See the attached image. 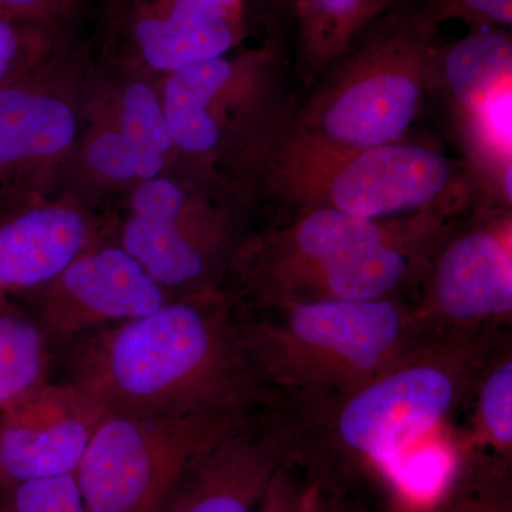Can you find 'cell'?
I'll list each match as a JSON object with an SVG mask.
<instances>
[{"instance_id": "obj_18", "label": "cell", "mask_w": 512, "mask_h": 512, "mask_svg": "<svg viewBox=\"0 0 512 512\" xmlns=\"http://www.w3.org/2000/svg\"><path fill=\"white\" fill-rule=\"evenodd\" d=\"M163 77L103 59L90 66L84 116L110 124L148 151L180 163L165 116Z\"/></svg>"}, {"instance_id": "obj_20", "label": "cell", "mask_w": 512, "mask_h": 512, "mask_svg": "<svg viewBox=\"0 0 512 512\" xmlns=\"http://www.w3.org/2000/svg\"><path fill=\"white\" fill-rule=\"evenodd\" d=\"M403 0H298L293 13L295 69L306 86L323 73L359 33Z\"/></svg>"}, {"instance_id": "obj_28", "label": "cell", "mask_w": 512, "mask_h": 512, "mask_svg": "<svg viewBox=\"0 0 512 512\" xmlns=\"http://www.w3.org/2000/svg\"><path fill=\"white\" fill-rule=\"evenodd\" d=\"M298 0H242L245 23L258 22L269 36L282 37L285 26L292 25Z\"/></svg>"}, {"instance_id": "obj_22", "label": "cell", "mask_w": 512, "mask_h": 512, "mask_svg": "<svg viewBox=\"0 0 512 512\" xmlns=\"http://www.w3.org/2000/svg\"><path fill=\"white\" fill-rule=\"evenodd\" d=\"M470 423L457 436L458 451L477 450L511 458L512 450V339L501 340L471 397Z\"/></svg>"}, {"instance_id": "obj_26", "label": "cell", "mask_w": 512, "mask_h": 512, "mask_svg": "<svg viewBox=\"0 0 512 512\" xmlns=\"http://www.w3.org/2000/svg\"><path fill=\"white\" fill-rule=\"evenodd\" d=\"M424 22L439 29L448 20L470 29L511 30L512 0H403Z\"/></svg>"}, {"instance_id": "obj_2", "label": "cell", "mask_w": 512, "mask_h": 512, "mask_svg": "<svg viewBox=\"0 0 512 512\" xmlns=\"http://www.w3.org/2000/svg\"><path fill=\"white\" fill-rule=\"evenodd\" d=\"M70 383L104 412L190 416L264 409L227 291L174 298L89 336Z\"/></svg>"}, {"instance_id": "obj_13", "label": "cell", "mask_w": 512, "mask_h": 512, "mask_svg": "<svg viewBox=\"0 0 512 512\" xmlns=\"http://www.w3.org/2000/svg\"><path fill=\"white\" fill-rule=\"evenodd\" d=\"M247 28L218 0H111L104 59L164 77L227 55Z\"/></svg>"}, {"instance_id": "obj_8", "label": "cell", "mask_w": 512, "mask_h": 512, "mask_svg": "<svg viewBox=\"0 0 512 512\" xmlns=\"http://www.w3.org/2000/svg\"><path fill=\"white\" fill-rule=\"evenodd\" d=\"M289 73L284 40L269 36L164 76L165 116L180 164L217 178L249 144L281 126L298 103Z\"/></svg>"}, {"instance_id": "obj_29", "label": "cell", "mask_w": 512, "mask_h": 512, "mask_svg": "<svg viewBox=\"0 0 512 512\" xmlns=\"http://www.w3.org/2000/svg\"><path fill=\"white\" fill-rule=\"evenodd\" d=\"M67 0H0V9L23 18L57 23Z\"/></svg>"}, {"instance_id": "obj_30", "label": "cell", "mask_w": 512, "mask_h": 512, "mask_svg": "<svg viewBox=\"0 0 512 512\" xmlns=\"http://www.w3.org/2000/svg\"><path fill=\"white\" fill-rule=\"evenodd\" d=\"M349 490L350 488L336 490L329 498L323 512H360L355 501L349 497Z\"/></svg>"}, {"instance_id": "obj_27", "label": "cell", "mask_w": 512, "mask_h": 512, "mask_svg": "<svg viewBox=\"0 0 512 512\" xmlns=\"http://www.w3.org/2000/svg\"><path fill=\"white\" fill-rule=\"evenodd\" d=\"M5 512H92L74 474L13 485L0 491Z\"/></svg>"}, {"instance_id": "obj_16", "label": "cell", "mask_w": 512, "mask_h": 512, "mask_svg": "<svg viewBox=\"0 0 512 512\" xmlns=\"http://www.w3.org/2000/svg\"><path fill=\"white\" fill-rule=\"evenodd\" d=\"M106 235V227L70 195L0 221V295L18 296L50 279Z\"/></svg>"}, {"instance_id": "obj_6", "label": "cell", "mask_w": 512, "mask_h": 512, "mask_svg": "<svg viewBox=\"0 0 512 512\" xmlns=\"http://www.w3.org/2000/svg\"><path fill=\"white\" fill-rule=\"evenodd\" d=\"M437 32L404 3L390 10L323 70L274 137L328 154L412 137L433 99Z\"/></svg>"}, {"instance_id": "obj_23", "label": "cell", "mask_w": 512, "mask_h": 512, "mask_svg": "<svg viewBox=\"0 0 512 512\" xmlns=\"http://www.w3.org/2000/svg\"><path fill=\"white\" fill-rule=\"evenodd\" d=\"M510 461L484 451H461L431 512H511Z\"/></svg>"}, {"instance_id": "obj_19", "label": "cell", "mask_w": 512, "mask_h": 512, "mask_svg": "<svg viewBox=\"0 0 512 512\" xmlns=\"http://www.w3.org/2000/svg\"><path fill=\"white\" fill-rule=\"evenodd\" d=\"M512 84L511 30L471 29L463 39L437 45L433 97L448 114L464 113Z\"/></svg>"}, {"instance_id": "obj_10", "label": "cell", "mask_w": 512, "mask_h": 512, "mask_svg": "<svg viewBox=\"0 0 512 512\" xmlns=\"http://www.w3.org/2000/svg\"><path fill=\"white\" fill-rule=\"evenodd\" d=\"M90 66L62 46L0 90V221L60 194L64 165L82 133Z\"/></svg>"}, {"instance_id": "obj_15", "label": "cell", "mask_w": 512, "mask_h": 512, "mask_svg": "<svg viewBox=\"0 0 512 512\" xmlns=\"http://www.w3.org/2000/svg\"><path fill=\"white\" fill-rule=\"evenodd\" d=\"M286 451L265 409L205 451L161 512H256Z\"/></svg>"}, {"instance_id": "obj_14", "label": "cell", "mask_w": 512, "mask_h": 512, "mask_svg": "<svg viewBox=\"0 0 512 512\" xmlns=\"http://www.w3.org/2000/svg\"><path fill=\"white\" fill-rule=\"evenodd\" d=\"M104 414L70 382H47L0 413V491L76 473Z\"/></svg>"}, {"instance_id": "obj_32", "label": "cell", "mask_w": 512, "mask_h": 512, "mask_svg": "<svg viewBox=\"0 0 512 512\" xmlns=\"http://www.w3.org/2000/svg\"><path fill=\"white\" fill-rule=\"evenodd\" d=\"M0 512H5V507H3L2 497H0Z\"/></svg>"}, {"instance_id": "obj_4", "label": "cell", "mask_w": 512, "mask_h": 512, "mask_svg": "<svg viewBox=\"0 0 512 512\" xmlns=\"http://www.w3.org/2000/svg\"><path fill=\"white\" fill-rule=\"evenodd\" d=\"M222 183L245 210L269 204L274 218L330 208L369 220H390L470 212L478 201L464 164L451 160L436 144L413 136L343 154L301 150L271 136L239 157Z\"/></svg>"}, {"instance_id": "obj_17", "label": "cell", "mask_w": 512, "mask_h": 512, "mask_svg": "<svg viewBox=\"0 0 512 512\" xmlns=\"http://www.w3.org/2000/svg\"><path fill=\"white\" fill-rule=\"evenodd\" d=\"M174 165L110 124L84 116L82 133L64 165L60 194L93 208L113 195L126 197Z\"/></svg>"}, {"instance_id": "obj_5", "label": "cell", "mask_w": 512, "mask_h": 512, "mask_svg": "<svg viewBox=\"0 0 512 512\" xmlns=\"http://www.w3.org/2000/svg\"><path fill=\"white\" fill-rule=\"evenodd\" d=\"M239 335L265 409L348 392L406 355L424 336L413 303H234Z\"/></svg>"}, {"instance_id": "obj_12", "label": "cell", "mask_w": 512, "mask_h": 512, "mask_svg": "<svg viewBox=\"0 0 512 512\" xmlns=\"http://www.w3.org/2000/svg\"><path fill=\"white\" fill-rule=\"evenodd\" d=\"M18 296L47 342L59 343L89 338L174 299L106 235L45 285Z\"/></svg>"}, {"instance_id": "obj_21", "label": "cell", "mask_w": 512, "mask_h": 512, "mask_svg": "<svg viewBox=\"0 0 512 512\" xmlns=\"http://www.w3.org/2000/svg\"><path fill=\"white\" fill-rule=\"evenodd\" d=\"M46 336L15 296L0 295V413L49 382Z\"/></svg>"}, {"instance_id": "obj_25", "label": "cell", "mask_w": 512, "mask_h": 512, "mask_svg": "<svg viewBox=\"0 0 512 512\" xmlns=\"http://www.w3.org/2000/svg\"><path fill=\"white\" fill-rule=\"evenodd\" d=\"M335 491L308 468L286 457L276 468L256 512H323Z\"/></svg>"}, {"instance_id": "obj_1", "label": "cell", "mask_w": 512, "mask_h": 512, "mask_svg": "<svg viewBox=\"0 0 512 512\" xmlns=\"http://www.w3.org/2000/svg\"><path fill=\"white\" fill-rule=\"evenodd\" d=\"M511 326L444 330L348 392L265 409L286 454L326 484L352 488L375 468L439 439L466 413ZM448 439V437H446Z\"/></svg>"}, {"instance_id": "obj_11", "label": "cell", "mask_w": 512, "mask_h": 512, "mask_svg": "<svg viewBox=\"0 0 512 512\" xmlns=\"http://www.w3.org/2000/svg\"><path fill=\"white\" fill-rule=\"evenodd\" d=\"M413 309L427 332L512 325L511 211L476 207L441 239Z\"/></svg>"}, {"instance_id": "obj_3", "label": "cell", "mask_w": 512, "mask_h": 512, "mask_svg": "<svg viewBox=\"0 0 512 512\" xmlns=\"http://www.w3.org/2000/svg\"><path fill=\"white\" fill-rule=\"evenodd\" d=\"M468 212L369 220L309 208L249 229L225 291L234 303H413L431 256Z\"/></svg>"}, {"instance_id": "obj_9", "label": "cell", "mask_w": 512, "mask_h": 512, "mask_svg": "<svg viewBox=\"0 0 512 512\" xmlns=\"http://www.w3.org/2000/svg\"><path fill=\"white\" fill-rule=\"evenodd\" d=\"M255 412H107L74 473L84 504L92 512L163 511L188 467Z\"/></svg>"}, {"instance_id": "obj_24", "label": "cell", "mask_w": 512, "mask_h": 512, "mask_svg": "<svg viewBox=\"0 0 512 512\" xmlns=\"http://www.w3.org/2000/svg\"><path fill=\"white\" fill-rule=\"evenodd\" d=\"M56 25L0 9V90L28 76L63 46Z\"/></svg>"}, {"instance_id": "obj_31", "label": "cell", "mask_w": 512, "mask_h": 512, "mask_svg": "<svg viewBox=\"0 0 512 512\" xmlns=\"http://www.w3.org/2000/svg\"><path fill=\"white\" fill-rule=\"evenodd\" d=\"M225 8L232 10V12L241 15L244 18V12H242V0H218ZM245 20V19H244Z\"/></svg>"}, {"instance_id": "obj_7", "label": "cell", "mask_w": 512, "mask_h": 512, "mask_svg": "<svg viewBox=\"0 0 512 512\" xmlns=\"http://www.w3.org/2000/svg\"><path fill=\"white\" fill-rule=\"evenodd\" d=\"M111 241L173 298L224 291L247 210L211 175L177 164L124 197Z\"/></svg>"}]
</instances>
